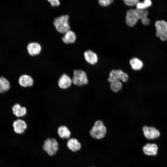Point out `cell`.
<instances>
[{"mask_svg":"<svg viewBox=\"0 0 167 167\" xmlns=\"http://www.w3.org/2000/svg\"><path fill=\"white\" fill-rule=\"evenodd\" d=\"M68 15H62L56 18L54 21V24L57 30L61 33H65L70 30Z\"/></svg>","mask_w":167,"mask_h":167,"instance_id":"6da1fadb","label":"cell"},{"mask_svg":"<svg viewBox=\"0 0 167 167\" xmlns=\"http://www.w3.org/2000/svg\"><path fill=\"white\" fill-rule=\"evenodd\" d=\"M106 133V127L103 122L101 120L96 121L90 131L91 136L97 139L103 138Z\"/></svg>","mask_w":167,"mask_h":167,"instance_id":"7a4b0ae2","label":"cell"},{"mask_svg":"<svg viewBox=\"0 0 167 167\" xmlns=\"http://www.w3.org/2000/svg\"><path fill=\"white\" fill-rule=\"evenodd\" d=\"M43 149L48 155L54 156L58 150V143L54 138H48L44 142Z\"/></svg>","mask_w":167,"mask_h":167,"instance_id":"3957f363","label":"cell"},{"mask_svg":"<svg viewBox=\"0 0 167 167\" xmlns=\"http://www.w3.org/2000/svg\"><path fill=\"white\" fill-rule=\"evenodd\" d=\"M72 80L74 85L79 86L86 85L88 82L86 73L81 70H75L74 71Z\"/></svg>","mask_w":167,"mask_h":167,"instance_id":"277c9868","label":"cell"},{"mask_svg":"<svg viewBox=\"0 0 167 167\" xmlns=\"http://www.w3.org/2000/svg\"><path fill=\"white\" fill-rule=\"evenodd\" d=\"M156 36L162 41L167 40V22L162 20L156 21L155 24Z\"/></svg>","mask_w":167,"mask_h":167,"instance_id":"5b68a950","label":"cell"},{"mask_svg":"<svg viewBox=\"0 0 167 167\" xmlns=\"http://www.w3.org/2000/svg\"><path fill=\"white\" fill-rule=\"evenodd\" d=\"M128 75L121 70H113L110 73L108 81L110 83L118 80L125 82L128 81Z\"/></svg>","mask_w":167,"mask_h":167,"instance_id":"8992f818","label":"cell"},{"mask_svg":"<svg viewBox=\"0 0 167 167\" xmlns=\"http://www.w3.org/2000/svg\"><path fill=\"white\" fill-rule=\"evenodd\" d=\"M143 131L144 136L149 140L156 139L160 136L159 131L153 127L144 126L143 127Z\"/></svg>","mask_w":167,"mask_h":167,"instance_id":"52a82bcc","label":"cell"},{"mask_svg":"<svg viewBox=\"0 0 167 167\" xmlns=\"http://www.w3.org/2000/svg\"><path fill=\"white\" fill-rule=\"evenodd\" d=\"M126 19L128 25L130 27L134 26L139 19L136 9L128 10L126 12Z\"/></svg>","mask_w":167,"mask_h":167,"instance_id":"ba28073f","label":"cell"},{"mask_svg":"<svg viewBox=\"0 0 167 167\" xmlns=\"http://www.w3.org/2000/svg\"><path fill=\"white\" fill-rule=\"evenodd\" d=\"M158 147L155 143H147L143 147V150L146 155L149 156L156 155L158 152Z\"/></svg>","mask_w":167,"mask_h":167,"instance_id":"9c48e42d","label":"cell"},{"mask_svg":"<svg viewBox=\"0 0 167 167\" xmlns=\"http://www.w3.org/2000/svg\"><path fill=\"white\" fill-rule=\"evenodd\" d=\"M72 83V79L66 74L62 75L58 82L59 87L63 89H66L70 87Z\"/></svg>","mask_w":167,"mask_h":167,"instance_id":"30bf717a","label":"cell"},{"mask_svg":"<svg viewBox=\"0 0 167 167\" xmlns=\"http://www.w3.org/2000/svg\"><path fill=\"white\" fill-rule=\"evenodd\" d=\"M13 126L15 132L19 134L23 133L27 128L25 122L20 119L15 121L13 123Z\"/></svg>","mask_w":167,"mask_h":167,"instance_id":"8fae6325","label":"cell"},{"mask_svg":"<svg viewBox=\"0 0 167 167\" xmlns=\"http://www.w3.org/2000/svg\"><path fill=\"white\" fill-rule=\"evenodd\" d=\"M41 49L40 45L36 42L30 43L27 47L28 53L32 56H35L39 54L41 51Z\"/></svg>","mask_w":167,"mask_h":167,"instance_id":"7c38bea8","label":"cell"},{"mask_svg":"<svg viewBox=\"0 0 167 167\" xmlns=\"http://www.w3.org/2000/svg\"><path fill=\"white\" fill-rule=\"evenodd\" d=\"M19 83L21 86L27 87L32 86L33 84L34 81L30 76L23 75L19 77Z\"/></svg>","mask_w":167,"mask_h":167,"instance_id":"4fadbf2b","label":"cell"},{"mask_svg":"<svg viewBox=\"0 0 167 167\" xmlns=\"http://www.w3.org/2000/svg\"><path fill=\"white\" fill-rule=\"evenodd\" d=\"M84 57L85 60L88 63L92 64H96L98 60L96 54L91 50H88L84 52Z\"/></svg>","mask_w":167,"mask_h":167,"instance_id":"5bb4252c","label":"cell"},{"mask_svg":"<svg viewBox=\"0 0 167 167\" xmlns=\"http://www.w3.org/2000/svg\"><path fill=\"white\" fill-rule=\"evenodd\" d=\"M66 145L68 148L73 152H75L79 150L81 148L80 143L75 138L70 139L68 141Z\"/></svg>","mask_w":167,"mask_h":167,"instance_id":"9a60e30c","label":"cell"},{"mask_svg":"<svg viewBox=\"0 0 167 167\" xmlns=\"http://www.w3.org/2000/svg\"><path fill=\"white\" fill-rule=\"evenodd\" d=\"M76 39L75 33L70 30L66 32L62 38L63 41L66 44L73 43Z\"/></svg>","mask_w":167,"mask_h":167,"instance_id":"2e32d148","label":"cell"},{"mask_svg":"<svg viewBox=\"0 0 167 167\" xmlns=\"http://www.w3.org/2000/svg\"><path fill=\"white\" fill-rule=\"evenodd\" d=\"M12 110L13 114L18 117L24 116L27 113L26 108L21 106L18 104H16L13 106Z\"/></svg>","mask_w":167,"mask_h":167,"instance_id":"e0dca14e","label":"cell"},{"mask_svg":"<svg viewBox=\"0 0 167 167\" xmlns=\"http://www.w3.org/2000/svg\"><path fill=\"white\" fill-rule=\"evenodd\" d=\"M59 136L62 139H68L71 135V132L68 128L65 126H59L57 130Z\"/></svg>","mask_w":167,"mask_h":167,"instance_id":"ac0fdd59","label":"cell"},{"mask_svg":"<svg viewBox=\"0 0 167 167\" xmlns=\"http://www.w3.org/2000/svg\"><path fill=\"white\" fill-rule=\"evenodd\" d=\"M139 19H141L142 24L145 25H148L150 23V20L148 18V11L145 10H138L136 9Z\"/></svg>","mask_w":167,"mask_h":167,"instance_id":"d6986e66","label":"cell"},{"mask_svg":"<svg viewBox=\"0 0 167 167\" xmlns=\"http://www.w3.org/2000/svg\"><path fill=\"white\" fill-rule=\"evenodd\" d=\"M10 84L9 81L4 77H0V93H4L8 91L10 88Z\"/></svg>","mask_w":167,"mask_h":167,"instance_id":"ffe728a7","label":"cell"},{"mask_svg":"<svg viewBox=\"0 0 167 167\" xmlns=\"http://www.w3.org/2000/svg\"><path fill=\"white\" fill-rule=\"evenodd\" d=\"M130 63L132 69L135 71L141 69L143 65L142 61L137 58H133L131 59Z\"/></svg>","mask_w":167,"mask_h":167,"instance_id":"44dd1931","label":"cell"},{"mask_svg":"<svg viewBox=\"0 0 167 167\" xmlns=\"http://www.w3.org/2000/svg\"><path fill=\"white\" fill-rule=\"evenodd\" d=\"M110 87L112 91L114 92H119L122 88V84L121 81L118 80L110 83Z\"/></svg>","mask_w":167,"mask_h":167,"instance_id":"7402d4cb","label":"cell"},{"mask_svg":"<svg viewBox=\"0 0 167 167\" xmlns=\"http://www.w3.org/2000/svg\"><path fill=\"white\" fill-rule=\"evenodd\" d=\"M152 2L150 0H145L143 2L139 1L136 5V9L145 10L150 7L152 5Z\"/></svg>","mask_w":167,"mask_h":167,"instance_id":"603a6c76","label":"cell"},{"mask_svg":"<svg viewBox=\"0 0 167 167\" xmlns=\"http://www.w3.org/2000/svg\"><path fill=\"white\" fill-rule=\"evenodd\" d=\"M139 1L138 0H124V1L126 4L130 6L136 5Z\"/></svg>","mask_w":167,"mask_h":167,"instance_id":"cb8c5ba5","label":"cell"},{"mask_svg":"<svg viewBox=\"0 0 167 167\" xmlns=\"http://www.w3.org/2000/svg\"><path fill=\"white\" fill-rule=\"evenodd\" d=\"M113 1L112 0H100L98 2L99 4L103 6H106L112 3Z\"/></svg>","mask_w":167,"mask_h":167,"instance_id":"d4e9b609","label":"cell"},{"mask_svg":"<svg viewBox=\"0 0 167 167\" xmlns=\"http://www.w3.org/2000/svg\"><path fill=\"white\" fill-rule=\"evenodd\" d=\"M48 1L50 3L51 6H57L60 4L59 0H49Z\"/></svg>","mask_w":167,"mask_h":167,"instance_id":"484cf974","label":"cell"}]
</instances>
